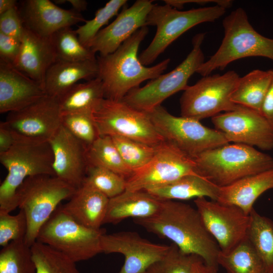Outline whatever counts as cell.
Wrapping results in <instances>:
<instances>
[{"mask_svg": "<svg viewBox=\"0 0 273 273\" xmlns=\"http://www.w3.org/2000/svg\"><path fill=\"white\" fill-rule=\"evenodd\" d=\"M134 221L148 232L172 241L184 253L194 255L218 268L220 249L206 229L196 208L173 200H162L159 210Z\"/></svg>", "mask_w": 273, "mask_h": 273, "instance_id": "6da1fadb", "label": "cell"}, {"mask_svg": "<svg viewBox=\"0 0 273 273\" xmlns=\"http://www.w3.org/2000/svg\"><path fill=\"white\" fill-rule=\"evenodd\" d=\"M148 32V26L143 27L112 53L98 57L97 77L102 81L105 99L121 101L143 82L158 77L167 69L169 58L151 67L140 62L138 50Z\"/></svg>", "mask_w": 273, "mask_h": 273, "instance_id": "7a4b0ae2", "label": "cell"}, {"mask_svg": "<svg viewBox=\"0 0 273 273\" xmlns=\"http://www.w3.org/2000/svg\"><path fill=\"white\" fill-rule=\"evenodd\" d=\"M194 159L197 173L219 188L273 169L272 157L242 144L229 143L205 151Z\"/></svg>", "mask_w": 273, "mask_h": 273, "instance_id": "3957f363", "label": "cell"}, {"mask_svg": "<svg viewBox=\"0 0 273 273\" xmlns=\"http://www.w3.org/2000/svg\"><path fill=\"white\" fill-rule=\"evenodd\" d=\"M16 138L9 150L0 153V162L8 171L0 186V211L8 213L18 207L16 193L27 178L44 174L55 176L49 142Z\"/></svg>", "mask_w": 273, "mask_h": 273, "instance_id": "277c9868", "label": "cell"}, {"mask_svg": "<svg viewBox=\"0 0 273 273\" xmlns=\"http://www.w3.org/2000/svg\"><path fill=\"white\" fill-rule=\"evenodd\" d=\"M222 26L224 36L219 48L196 73L207 76L216 69H223L233 61L250 57H264L273 61V38L258 33L243 8L231 12L223 19Z\"/></svg>", "mask_w": 273, "mask_h": 273, "instance_id": "5b68a950", "label": "cell"}, {"mask_svg": "<svg viewBox=\"0 0 273 273\" xmlns=\"http://www.w3.org/2000/svg\"><path fill=\"white\" fill-rule=\"evenodd\" d=\"M76 189L55 175H35L23 181L17 190L16 202L26 218L24 242L28 246L31 247L36 241L42 225L61 202L69 199Z\"/></svg>", "mask_w": 273, "mask_h": 273, "instance_id": "8992f818", "label": "cell"}, {"mask_svg": "<svg viewBox=\"0 0 273 273\" xmlns=\"http://www.w3.org/2000/svg\"><path fill=\"white\" fill-rule=\"evenodd\" d=\"M225 12L226 9L216 5L181 11L165 4H154L146 25L156 26V32L150 44L139 56L140 62L145 66L151 64L184 33L199 24L215 21Z\"/></svg>", "mask_w": 273, "mask_h": 273, "instance_id": "52a82bcc", "label": "cell"}, {"mask_svg": "<svg viewBox=\"0 0 273 273\" xmlns=\"http://www.w3.org/2000/svg\"><path fill=\"white\" fill-rule=\"evenodd\" d=\"M103 229L87 228L75 220L60 204L41 228L36 241L61 252L75 262L88 260L102 253Z\"/></svg>", "mask_w": 273, "mask_h": 273, "instance_id": "ba28073f", "label": "cell"}, {"mask_svg": "<svg viewBox=\"0 0 273 273\" xmlns=\"http://www.w3.org/2000/svg\"><path fill=\"white\" fill-rule=\"evenodd\" d=\"M204 33H198L192 40V49L174 69L152 79L143 87L130 91L121 100L131 107L148 113L167 98L188 86L191 76L205 62L202 44Z\"/></svg>", "mask_w": 273, "mask_h": 273, "instance_id": "9c48e42d", "label": "cell"}, {"mask_svg": "<svg viewBox=\"0 0 273 273\" xmlns=\"http://www.w3.org/2000/svg\"><path fill=\"white\" fill-rule=\"evenodd\" d=\"M147 113L165 141L193 159L229 143L221 131L206 127L195 119L175 116L161 105Z\"/></svg>", "mask_w": 273, "mask_h": 273, "instance_id": "30bf717a", "label": "cell"}, {"mask_svg": "<svg viewBox=\"0 0 273 273\" xmlns=\"http://www.w3.org/2000/svg\"><path fill=\"white\" fill-rule=\"evenodd\" d=\"M240 77L236 72L230 70L222 75L203 76L194 85H188L180 98L181 116L200 121L236 109L239 105L232 102L231 96Z\"/></svg>", "mask_w": 273, "mask_h": 273, "instance_id": "8fae6325", "label": "cell"}, {"mask_svg": "<svg viewBox=\"0 0 273 273\" xmlns=\"http://www.w3.org/2000/svg\"><path fill=\"white\" fill-rule=\"evenodd\" d=\"M93 115L100 136L117 135L151 146L165 141L147 113L122 101L104 98L94 110Z\"/></svg>", "mask_w": 273, "mask_h": 273, "instance_id": "7c38bea8", "label": "cell"}, {"mask_svg": "<svg viewBox=\"0 0 273 273\" xmlns=\"http://www.w3.org/2000/svg\"><path fill=\"white\" fill-rule=\"evenodd\" d=\"M193 173H197L194 159L164 141L150 162L126 179V190L145 191Z\"/></svg>", "mask_w": 273, "mask_h": 273, "instance_id": "4fadbf2b", "label": "cell"}, {"mask_svg": "<svg viewBox=\"0 0 273 273\" xmlns=\"http://www.w3.org/2000/svg\"><path fill=\"white\" fill-rule=\"evenodd\" d=\"M194 203L220 252H229L247 237L250 216L240 208L205 197L196 198Z\"/></svg>", "mask_w": 273, "mask_h": 273, "instance_id": "5bb4252c", "label": "cell"}, {"mask_svg": "<svg viewBox=\"0 0 273 273\" xmlns=\"http://www.w3.org/2000/svg\"><path fill=\"white\" fill-rule=\"evenodd\" d=\"M211 120L229 143L255 146L265 151L273 149V128L256 111L238 105L233 111L212 117Z\"/></svg>", "mask_w": 273, "mask_h": 273, "instance_id": "9a60e30c", "label": "cell"}, {"mask_svg": "<svg viewBox=\"0 0 273 273\" xmlns=\"http://www.w3.org/2000/svg\"><path fill=\"white\" fill-rule=\"evenodd\" d=\"M57 98L46 95L19 111L9 113L5 122L16 136L49 142L62 125Z\"/></svg>", "mask_w": 273, "mask_h": 273, "instance_id": "2e32d148", "label": "cell"}, {"mask_svg": "<svg viewBox=\"0 0 273 273\" xmlns=\"http://www.w3.org/2000/svg\"><path fill=\"white\" fill-rule=\"evenodd\" d=\"M101 247L106 254L116 253L124 256V264L117 273H145L167 253L170 245L156 244L136 232L124 231L103 234Z\"/></svg>", "mask_w": 273, "mask_h": 273, "instance_id": "e0dca14e", "label": "cell"}, {"mask_svg": "<svg viewBox=\"0 0 273 273\" xmlns=\"http://www.w3.org/2000/svg\"><path fill=\"white\" fill-rule=\"evenodd\" d=\"M153 5L151 0H138L129 7L124 6L115 19L98 32L89 49L101 56L115 51L138 30L146 26L147 16Z\"/></svg>", "mask_w": 273, "mask_h": 273, "instance_id": "ac0fdd59", "label": "cell"}, {"mask_svg": "<svg viewBox=\"0 0 273 273\" xmlns=\"http://www.w3.org/2000/svg\"><path fill=\"white\" fill-rule=\"evenodd\" d=\"M49 142L55 176L76 189L79 188L88 166L86 147L62 125Z\"/></svg>", "mask_w": 273, "mask_h": 273, "instance_id": "d6986e66", "label": "cell"}, {"mask_svg": "<svg viewBox=\"0 0 273 273\" xmlns=\"http://www.w3.org/2000/svg\"><path fill=\"white\" fill-rule=\"evenodd\" d=\"M18 9L24 26L44 37L86 21L81 13L62 9L49 0L24 1Z\"/></svg>", "mask_w": 273, "mask_h": 273, "instance_id": "ffe728a7", "label": "cell"}, {"mask_svg": "<svg viewBox=\"0 0 273 273\" xmlns=\"http://www.w3.org/2000/svg\"><path fill=\"white\" fill-rule=\"evenodd\" d=\"M47 95L44 87L0 59V113L19 111Z\"/></svg>", "mask_w": 273, "mask_h": 273, "instance_id": "44dd1931", "label": "cell"}, {"mask_svg": "<svg viewBox=\"0 0 273 273\" xmlns=\"http://www.w3.org/2000/svg\"><path fill=\"white\" fill-rule=\"evenodd\" d=\"M17 59L18 70L44 87L46 73L57 60L50 37H44L24 26Z\"/></svg>", "mask_w": 273, "mask_h": 273, "instance_id": "7402d4cb", "label": "cell"}, {"mask_svg": "<svg viewBox=\"0 0 273 273\" xmlns=\"http://www.w3.org/2000/svg\"><path fill=\"white\" fill-rule=\"evenodd\" d=\"M97 59L81 61L57 60L48 69L44 78L46 95L59 99L82 79L96 78Z\"/></svg>", "mask_w": 273, "mask_h": 273, "instance_id": "603a6c76", "label": "cell"}, {"mask_svg": "<svg viewBox=\"0 0 273 273\" xmlns=\"http://www.w3.org/2000/svg\"><path fill=\"white\" fill-rule=\"evenodd\" d=\"M109 199L97 190L83 184L69 201L61 206L80 224L88 228L100 229L104 224Z\"/></svg>", "mask_w": 273, "mask_h": 273, "instance_id": "cb8c5ba5", "label": "cell"}, {"mask_svg": "<svg viewBox=\"0 0 273 273\" xmlns=\"http://www.w3.org/2000/svg\"><path fill=\"white\" fill-rule=\"evenodd\" d=\"M273 189V169L243 178L229 186L221 187L217 201L235 205L250 214L257 198Z\"/></svg>", "mask_w": 273, "mask_h": 273, "instance_id": "d4e9b609", "label": "cell"}, {"mask_svg": "<svg viewBox=\"0 0 273 273\" xmlns=\"http://www.w3.org/2000/svg\"><path fill=\"white\" fill-rule=\"evenodd\" d=\"M161 202L145 191L125 190L109 199L104 223L116 224L128 217H150L157 212Z\"/></svg>", "mask_w": 273, "mask_h": 273, "instance_id": "484cf974", "label": "cell"}, {"mask_svg": "<svg viewBox=\"0 0 273 273\" xmlns=\"http://www.w3.org/2000/svg\"><path fill=\"white\" fill-rule=\"evenodd\" d=\"M220 188L198 173L184 175L171 183L153 187L145 191L161 200H188L208 197L217 201Z\"/></svg>", "mask_w": 273, "mask_h": 273, "instance_id": "4316f807", "label": "cell"}, {"mask_svg": "<svg viewBox=\"0 0 273 273\" xmlns=\"http://www.w3.org/2000/svg\"><path fill=\"white\" fill-rule=\"evenodd\" d=\"M273 79V70H253L240 77L231 101L261 113L262 105Z\"/></svg>", "mask_w": 273, "mask_h": 273, "instance_id": "83f0119b", "label": "cell"}, {"mask_svg": "<svg viewBox=\"0 0 273 273\" xmlns=\"http://www.w3.org/2000/svg\"><path fill=\"white\" fill-rule=\"evenodd\" d=\"M105 98L102 80L96 78L77 83L58 99L62 114L93 112Z\"/></svg>", "mask_w": 273, "mask_h": 273, "instance_id": "f1b7e54d", "label": "cell"}, {"mask_svg": "<svg viewBox=\"0 0 273 273\" xmlns=\"http://www.w3.org/2000/svg\"><path fill=\"white\" fill-rule=\"evenodd\" d=\"M217 262L228 273H267L247 237L229 252L219 251Z\"/></svg>", "mask_w": 273, "mask_h": 273, "instance_id": "f546056e", "label": "cell"}, {"mask_svg": "<svg viewBox=\"0 0 273 273\" xmlns=\"http://www.w3.org/2000/svg\"><path fill=\"white\" fill-rule=\"evenodd\" d=\"M247 237L262 260L267 273H273V221L253 208Z\"/></svg>", "mask_w": 273, "mask_h": 273, "instance_id": "4dcf8cb0", "label": "cell"}, {"mask_svg": "<svg viewBox=\"0 0 273 273\" xmlns=\"http://www.w3.org/2000/svg\"><path fill=\"white\" fill-rule=\"evenodd\" d=\"M86 157L88 165L107 168L126 180L133 173L122 159L110 136H100L87 149Z\"/></svg>", "mask_w": 273, "mask_h": 273, "instance_id": "1f68e13d", "label": "cell"}, {"mask_svg": "<svg viewBox=\"0 0 273 273\" xmlns=\"http://www.w3.org/2000/svg\"><path fill=\"white\" fill-rule=\"evenodd\" d=\"M31 250L36 273H79L76 262L48 245L36 241Z\"/></svg>", "mask_w": 273, "mask_h": 273, "instance_id": "d6a6232c", "label": "cell"}, {"mask_svg": "<svg viewBox=\"0 0 273 273\" xmlns=\"http://www.w3.org/2000/svg\"><path fill=\"white\" fill-rule=\"evenodd\" d=\"M58 60L81 61L96 60V54L80 41L71 27L62 28L50 37Z\"/></svg>", "mask_w": 273, "mask_h": 273, "instance_id": "836d02e7", "label": "cell"}, {"mask_svg": "<svg viewBox=\"0 0 273 273\" xmlns=\"http://www.w3.org/2000/svg\"><path fill=\"white\" fill-rule=\"evenodd\" d=\"M0 273H36L31 247L24 240L12 241L1 250Z\"/></svg>", "mask_w": 273, "mask_h": 273, "instance_id": "e575fe53", "label": "cell"}, {"mask_svg": "<svg viewBox=\"0 0 273 273\" xmlns=\"http://www.w3.org/2000/svg\"><path fill=\"white\" fill-rule=\"evenodd\" d=\"M111 137L122 159L132 172L150 162L159 145L151 146L117 135Z\"/></svg>", "mask_w": 273, "mask_h": 273, "instance_id": "d590c367", "label": "cell"}, {"mask_svg": "<svg viewBox=\"0 0 273 273\" xmlns=\"http://www.w3.org/2000/svg\"><path fill=\"white\" fill-rule=\"evenodd\" d=\"M83 184L100 191L109 199L126 190V179L107 168L88 165Z\"/></svg>", "mask_w": 273, "mask_h": 273, "instance_id": "8d00e7d4", "label": "cell"}, {"mask_svg": "<svg viewBox=\"0 0 273 273\" xmlns=\"http://www.w3.org/2000/svg\"><path fill=\"white\" fill-rule=\"evenodd\" d=\"M126 0H111L102 8L98 9L93 19L86 20L84 24L75 30L81 43L89 49V46L102 27L109 20L117 15L121 8L125 6Z\"/></svg>", "mask_w": 273, "mask_h": 273, "instance_id": "74e56055", "label": "cell"}, {"mask_svg": "<svg viewBox=\"0 0 273 273\" xmlns=\"http://www.w3.org/2000/svg\"><path fill=\"white\" fill-rule=\"evenodd\" d=\"M62 125L87 149L100 136L92 112L63 114Z\"/></svg>", "mask_w": 273, "mask_h": 273, "instance_id": "f35d334b", "label": "cell"}, {"mask_svg": "<svg viewBox=\"0 0 273 273\" xmlns=\"http://www.w3.org/2000/svg\"><path fill=\"white\" fill-rule=\"evenodd\" d=\"M197 257L184 253L172 243L167 253L151 265L145 273H192L193 262Z\"/></svg>", "mask_w": 273, "mask_h": 273, "instance_id": "ab89813d", "label": "cell"}, {"mask_svg": "<svg viewBox=\"0 0 273 273\" xmlns=\"http://www.w3.org/2000/svg\"><path fill=\"white\" fill-rule=\"evenodd\" d=\"M27 223L24 212L16 215L0 211V245L3 247L12 241L24 240Z\"/></svg>", "mask_w": 273, "mask_h": 273, "instance_id": "60d3db41", "label": "cell"}, {"mask_svg": "<svg viewBox=\"0 0 273 273\" xmlns=\"http://www.w3.org/2000/svg\"><path fill=\"white\" fill-rule=\"evenodd\" d=\"M24 25L18 7L0 14V32L19 40Z\"/></svg>", "mask_w": 273, "mask_h": 273, "instance_id": "b9f144b4", "label": "cell"}, {"mask_svg": "<svg viewBox=\"0 0 273 273\" xmlns=\"http://www.w3.org/2000/svg\"><path fill=\"white\" fill-rule=\"evenodd\" d=\"M20 46V40L0 32V59L14 64L19 54Z\"/></svg>", "mask_w": 273, "mask_h": 273, "instance_id": "7bdbcfd3", "label": "cell"}, {"mask_svg": "<svg viewBox=\"0 0 273 273\" xmlns=\"http://www.w3.org/2000/svg\"><path fill=\"white\" fill-rule=\"evenodd\" d=\"M164 2L165 4L178 10H181L187 4L204 5L209 3H214L226 9L231 7L233 3L231 0H165Z\"/></svg>", "mask_w": 273, "mask_h": 273, "instance_id": "ee69618b", "label": "cell"}, {"mask_svg": "<svg viewBox=\"0 0 273 273\" xmlns=\"http://www.w3.org/2000/svg\"><path fill=\"white\" fill-rule=\"evenodd\" d=\"M16 138L11 129L4 121L0 123V153L9 150L14 144Z\"/></svg>", "mask_w": 273, "mask_h": 273, "instance_id": "f6af8a7d", "label": "cell"}, {"mask_svg": "<svg viewBox=\"0 0 273 273\" xmlns=\"http://www.w3.org/2000/svg\"><path fill=\"white\" fill-rule=\"evenodd\" d=\"M261 114L273 128V79L263 100Z\"/></svg>", "mask_w": 273, "mask_h": 273, "instance_id": "bcb514c9", "label": "cell"}, {"mask_svg": "<svg viewBox=\"0 0 273 273\" xmlns=\"http://www.w3.org/2000/svg\"><path fill=\"white\" fill-rule=\"evenodd\" d=\"M218 268L206 264L200 257L193 262L192 273H217Z\"/></svg>", "mask_w": 273, "mask_h": 273, "instance_id": "7dc6e473", "label": "cell"}, {"mask_svg": "<svg viewBox=\"0 0 273 273\" xmlns=\"http://www.w3.org/2000/svg\"><path fill=\"white\" fill-rule=\"evenodd\" d=\"M55 2L58 4H63L65 2L69 3L72 5L73 10L79 13L85 11L87 7V2L85 0H58Z\"/></svg>", "mask_w": 273, "mask_h": 273, "instance_id": "c3c4849f", "label": "cell"}, {"mask_svg": "<svg viewBox=\"0 0 273 273\" xmlns=\"http://www.w3.org/2000/svg\"><path fill=\"white\" fill-rule=\"evenodd\" d=\"M17 7L15 0H0V14Z\"/></svg>", "mask_w": 273, "mask_h": 273, "instance_id": "681fc988", "label": "cell"}]
</instances>
